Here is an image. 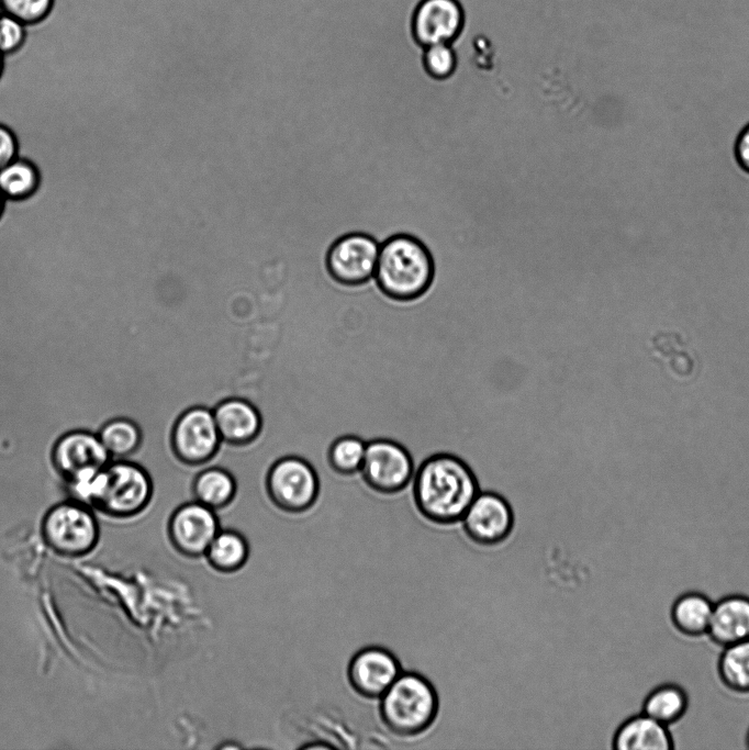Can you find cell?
Instances as JSON below:
<instances>
[{
	"instance_id": "obj_28",
	"label": "cell",
	"mask_w": 749,
	"mask_h": 750,
	"mask_svg": "<svg viewBox=\"0 0 749 750\" xmlns=\"http://www.w3.org/2000/svg\"><path fill=\"white\" fill-rule=\"evenodd\" d=\"M27 29L18 19L1 12L0 13V53L9 56L18 53L27 41Z\"/></svg>"
},
{
	"instance_id": "obj_2",
	"label": "cell",
	"mask_w": 749,
	"mask_h": 750,
	"mask_svg": "<svg viewBox=\"0 0 749 750\" xmlns=\"http://www.w3.org/2000/svg\"><path fill=\"white\" fill-rule=\"evenodd\" d=\"M434 277L433 256L417 237L400 233L381 243L373 278L389 299L413 302L429 290Z\"/></svg>"
},
{
	"instance_id": "obj_23",
	"label": "cell",
	"mask_w": 749,
	"mask_h": 750,
	"mask_svg": "<svg viewBox=\"0 0 749 750\" xmlns=\"http://www.w3.org/2000/svg\"><path fill=\"white\" fill-rule=\"evenodd\" d=\"M98 436L114 460L130 457L142 441L139 426L126 417L108 421L98 432Z\"/></svg>"
},
{
	"instance_id": "obj_16",
	"label": "cell",
	"mask_w": 749,
	"mask_h": 750,
	"mask_svg": "<svg viewBox=\"0 0 749 750\" xmlns=\"http://www.w3.org/2000/svg\"><path fill=\"white\" fill-rule=\"evenodd\" d=\"M615 750H672L674 740L669 727L642 712L628 717L612 739Z\"/></svg>"
},
{
	"instance_id": "obj_10",
	"label": "cell",
	"mask_w": 749,
	"mask_h": 750,
	"mask_svg": "<svg viewBox=\"0 0 749 750\" xmlns=\"http://www.w3.org/2000/svg\"><path fill=\"white\" fill-rule=\"evenodd\" d=\"M268 489L270 496L281 510L300 513L313 504L318 482L314 469L305 460L286 457L272 466L268 477Z\"/></svg>"
},
{
	"instance_id": "obj_30",
	"label": "cell",
	"mask_w": 749,
	"mask_h": 750,
	"mask_svg": "<svg viewBox=\"0 0 749 750\" xmlns=\"http://www.w3.org/2000/svg\"><path fill=\"white\" fill-rule=\"evenodd\" d=\"M736 156L740 166L749 172V124L737 139Z\"/></svg>"
},
{
	"instance_id": "obj_11",
	"label": "cell",
	"mask_w": 749,
	"mask_h": 750,
	"mask_svg": "<svg viewBox=\"0 0 749 750\" xmlns=\"http://www.w3.org/2000/svg\"><path fill=\"white\" fill-rule=\"evenodd\" d=\"M221 440L213 410L209 407L194 406L187 410L174 426L175 451L190 463L208 461L216 452Z\"/></svg>"
},
{
	"instance_id": "obj_18",
	"label": "cell",
	"mask_w": 749,
	"mask_h": 750,
	"mask_svg": "<svg viewBox=\"0 0 749 750\" xmlns=\"http://www.w3.org/2000/svg\"><path fill=\"white\" fill-rule=\"evenodd\" d=\"M714 602L701 592H685L671 605L670 619L674 628L687 637L707 635Z\"/></svg>"
},
{
	"instance_id": "obj_27",
	"label": "cell",
	"mask_w": 749,
	"mask_h": 750,
	"mask_svg": "<svg viewBox=\"0 0 749 750\" xmlns=\"http://www.w3.org/2000/svg\"><path fill=\"white\" fill-rule=\"evenodd\" d=\"M423 63L431 77L445 79L456 68V55L450 44H433L424 48Z\"/></svg>"
},
{
	"instance_id": "obj_21",
	"label": "cell",
	"mask_w": 749,
	"mask_h": 750,
	"mask_svg": "<svg viewBox=\"0 0 749 750\" xmlns=\"http://www.w3.org/2000/svg\"><path fill=\"white\" fill-rule=\"evenodd\" d=\"M717 673L728 690L740 694L749 693V639L723 648Z\"/></svg>"
},
{
	"instance_id": "obj_8",
	"label": "cell",
	"mask_w": 749,
	"mask_h": 750,
	"mask_svg": "<svg viewBox=\"0 0 749 750\" xmlns=\"http://www.w3.org/2000/svg\"><path fill=\"white\" fill-rule=\"evenodd\" d=\"M220 529L217 513L199 501L181 504L167 522V534L174 548L189 558L205 555Z\"/></svg>"
},
{
	"instance_id": "obj_7",
	"label": "cell",
	"mask_w": 749,
	"mask_h": 750,
	"mask_svg": "<svg viewBox=\"0 0 749 750\" xmlns=\"http://www.w3.org/2000/svg\"><path fill=\"white\" fill-rule=\"evenodd\" d=\"M380 245L369 234H347L331 246L326 257V271L342 284L367 283L374 277Z\"/></svg>"
},
{
	"instance_id": "obj_13",
	"label": "cell",
	"mask_w": 749,
	"mask_h": 750,
	"mask_svg": "<svg viewBox=\"0 0 749 750\" xmlns=\"http://www.w3.org/2000/svg\"><path fill=\"white\" fill-rule=\"evenodd\" d=\"M53 460L68 480L83 470L105 467L111 457L97 433L74 429L58 438L53 449Z\"/></svg>"
},
{
	"instance_id": "obj_31",
	"label": "cell",
	"mask_w": 749,
	"mask_h": 750,
	"mask_svg": "<svg viewBox=\"0 0 749 750\" xmlns=\"http://www.w3.org/2000/svg\"><path fill=\"white\" fill-rule=\"evenodd\" d=\"M4 67V56L0 53V77Z\"/></svg>"
},
{
	"instance_id": "obj_9",
	"label": "cell",
	"mask_w": 749,
	"mask_h": 750,
	"mask_svg": "<svg viewBox=\"0 0 749 750\" xmlns=\"http://www.w3.org/2000/svg\"><path fill=\"white\" fill-rule=\"evenodd\" d=\"M460 522L466 535L473 542L494 546L511 535L515 517L511 503L501 493L482 490Z\"/></svg>"
},
{
	"instance_id": "obj_25",
	"label": "cell",
	"mask_w": 749,
	"mask_h": 750,
	"mask_svg": "<svg viewBox=\"0 0 749 750\" xmlns=\"http://www.w3.org/2000/svg\"><path fill=\"white\" fill-rule=\"evenodd\" d=\"M55 2L56 0H0V10L32 27L49 18Z\"/></svg>"
},
{
	"instance_id": "obj_24",
	"label": "cell",
	"mask_w": 749,
	"mask_h": 750,
	"mask_svg": "<svg viewBox=\"0 0 749 750\" xmlns=\"http://www.w3.org/2000/svg\"><path fill=\"white\" fill-rule=\"evenodd\" d=\"M38 180L35 165L19 156L0 169V191L7 199L30 197L36 190Z\"/></svg>"
},
{
	"instance_id": "obj_1",
	"label": "cell",
	"mask_w": 749,
	"mask_h": 750,
	"mask_svg": "<svg viewBox=\"0 0 749 750\" xmlns=\"http://www.w3.org/2000/svg\"><path fill=\"white\" fill-rule=\"evenodd\" d=\"M481 491L472 467L449 451H437L415 468L412 494L417 511L438 525L460 522Z\"/></svg>"
},
{
	"instance_id": "obj_14",
	"label": "cell",
	"mask_w": 749,
	"mask_h": 750,
	"mask_svg": "<svg viewBox=\"0 0 749 750\" xmlns=\"http://www.w3.org/2000/svg\"><path fill=\"white\" fill-rule=\"evenodd\" d=\"M462 10L457 0H423L413 16V33L423 46L449 44L460 32Z\"/></svg>"
},
{
	"instance_id": "obj_33",
	"label": "cell",
	"mask_w": 749,
	"mask_h": 750,
	"mask_svg": "<svg viewBox=\"0 0 749 750\" xmlns=\"http://www.w3.org/2000/svg\"><path fill=\"white\" fill-rule=\"evenodd\" d=\"M746 745L749 748V729H748L747 735H746Z\"/></svg>"
},
{
	"instance_id": "obj_4",
	"label": "cell",
	"mask_w": 749,
	"mask_h": 750,
	"mask_svg": "<svg viewBox=\"0 0 749 750\" xmlns=\"http://www.w3.org/2000/svg\"><path fill=\"white\" fill-rule=\"evenodd\" d=\"M40 529L46 546L67 558L88 555L100 537L99 516L94 510L71 499L52 505L41 518Z\"/></svg>"
},
{
	"instance_id": "obj_32",
	"label": "cell",
	"mask_w": 749,
	"mask_h": 750,
	"mask_svg": "<svg viewBox=\"0 0 749 750\" xmlns=\"http://www.w3.org/2000/svg\"><path fill=\"white\" fill-rule=\"evenodd\" d=\"M4 199H5V198L3 197V194H2L1 191H0V214H1L2 209H3Z\"/></svg>"
},
{
	"instance_id": "obj_5",
	"label": "cell",
	"mask_w": 749,
	"mask_h": 750,
	"mask_svg": "<svg viewBox=\"0 0 749 750\" xmlns=\"http://www.w3.org/2000/svg\"><path fill=\"white\" fill-rule=\"evenodd\" d=\"M152 492L150 477L142 466L127 459H111L103 469L91 508L114 520L132 519L147 507Z\"/></svg>"
},
{
	"instance_id": "obj_6",
	"label": "cell",
	"mask_w": 749,
	"mask_h": 750,
	"mask_svg": "<svg viewBox=\"0 0 749 750\" xmlns=\"http://www.w3.org/2000/svg\"><path fill=\"white\" fill-rule=\"evenodd\" d=\"M415 468L405 445L391 438H378L367 443L360 471L373 490L398 494L412 482Z\"/></svg>"
},
{
	"instance_id": "obj_29",
	"label": "cell",
	"mask_w": 749,
	"mask_h": 750,
	"mask_svg": "<svg viewBox=\"0 0 749 750\" xmlns=\"http://www.w3.org/2000/svg\"><path fill=\"white\" fill-rule=\"evenodd\" d=\"M16 157V137L9 127L0 124V169Z\"/></svg>"
},
{
	"instance_id": "obj_22",
	"label": "cell",
	"mask_w": 749,
	"mask_h": 750,
	"mask_svg": "<svg viewBox=\"0 0 749 750\" xmlns=\"http://www.w3.org/2000/svg\"><path fill=\"white\" fill-rule=\"evenodd\" d=\"M232 474L217 467L208 468L195 478L193 492L195 501L217 511L226 506L235 494Z\"/></svg>"
},
{
	"instance_id": "obj_17",
	"label": "cell",
	"mask_w": 749,
	"mask_h": 750,
	"mask_svg": "<svg viewBox=\"0 0 749 750\" xmlns=\"http://www.w3.org/2000/svg\"><path fill=\"white\" fill-rule=\"evenodd\" d=\"M213 415L223 440L242 444L251 440L260 428V415L246 400L231 398L213 408Z\"/></svg>"
},
{
	"instance_id": "obj_20",
	"label": "cell",
	"mask_w": 749,
	"mask_h": 750,
	"mask_svg": "<svg viewBox=\"0 0 749 750\" xmlns=\"http://www.w3.org/2000/svg\"><path fill=\"white\" fill-rule=\"evenodd\" d=\"M248 555V542L241 531L221 528L204 556L213 569L223 573H231L239 570L246 563Z\"/></svg>"
},
{
	"instance_id": "obj_3",
	"label": "cell",
	"mask_w": 749,
	"mask_h": 750,
	"mask_svg": "<svg viewBox=\"0 0 749 750\" xmlns=\"http://www.w3.org/2000/svg\"><path fill=\"white\" fill-rule=\"evenodd\" d=\"M379 699L383 724L401 738H413L428 730L440 707L432 682L415 671H402Z\"/></svg>"
},
{
	"instance_id": "obj_15",
	"label": "cell",
	"mask_w": 749,
	"mask_h": 750,
	"mask_svg": "<svg viewBox=\"0 0 749 750\" xmlns=\"http://www.w3.org/2000/svg\"><path fill=\"white\" fill-rule=\"evenodd\" d=\"M706 636L722 648L749 639V596L729 594L714 602Z\"/></svg>"
},
{
	"instance_id": "obj_26",
	"label": "cell",
	"mask_w": 749,
	"mask_h": 750,
	"mask_svg": "<svg viewBox=\"0 0 749 750\" xmlns=\"http://www.w3.org/2000/svg\"><path fill=\"white\" fill-rule=\"evenodd\" d=\"M367 443L357 436H344L331 448V461L342 472L360 470Z\"/></svg>"
},
{
	"instance_id": "obj_12",
	"label": "cell",
	"mask_w": 749,
	"mask_h": 750,
	"mask_svg": "<svg viewBox=\"0 0 749 750\" xmlns=\"http://www.w3.org/2000/svg\"><path fill=\"white\" fill-rule=\"evenodd\" d=\"M402 671L401 662L392 651L369 646L351 658L348 679L353 689L361 696L380 698Z\"/></svg>"
},
{
	"instance_id": "obj_34",
	"label": "cell",
	"mask_w": 749,
	"mask_h": 750,
	"mask_svg": "<svg viewBox=\"0 0 749 750\" xmlns=\"http://www.w3.org/2000/svg\"><path fill=\"white\" fill-rule=\"evenodd\" d=\"M0 13H1V10H0Z\"/></svg>"
},
{
	"instance_id": "obj_19",
	"label": "cell",
	"mask_w": 749,
	"mask_h": 750,
	"mask_svg": "<svg viewBox=\"0 0 749 750\" xmlns=\"http://www.w3.org/2000/svg\"><path fill=\"white\" fill-rule=\"evenodd\" d=\"M687 708L689 696L685 690L675 683H663L646 695L641 712L670 727L685 715Z\"/></svg>"
}]
</instances>
